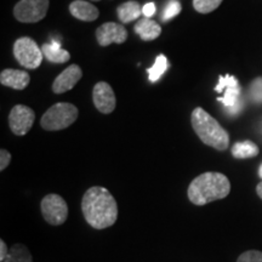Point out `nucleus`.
Masks as SVG:
<instances>
[{
    "mask_svg": "<svg viewBox=\"0 0 262 262\" xmlns=\"http://www.w3.org/2000/svg\"><path fill=\"white\" fill-rule=\"evenodd\" d=\"M93 100L95 107L103 114H110L116 110V95L110 84L100 81L94 86Z\"/></svg>",
    "mask_w": 262,
    "mask_h": 262,
    "instance_id": "10",
    "label": "nucleus"
},
{
    "mask_svg": "<svg viewBox=\"0 0 262 262\" xmlns=\"http://www.w3.org/2000/svg\"><path fill=\"white\" fill-rule=\"evenodd\" d=\"M258 176L262 179V164L260 165V168H258Z\"/></svg>",
    "mask_w": 262,
    "mask_h": 262,
    "instance_id": "29",
    "label": "nucleus"
},
{
    "mask_svg": "<svg viewBox=\"0 0 262 262\" xmlns=\"http://www.w3.org/2000/svg\"><path fill=\"white\" fill-rule=\"evenodd\" d=\"M35 114L32 108L24 104H16L9 114V125L12 133L17 136H24L32 129Z\"/></svg>",
    "mask_w": 262,
    "mask_h": 262,
    "instance_id": "9",
    "label": "nucleus"
},
{
    "mask_svg": "<svg viewBox=\"0 0 262 262\" xmlns=\"http://www.w3.org/2000/svg\"><path fill=\"white\" fill-rule=\"evenodd\" d=\"M224 0H193V8L201 14H209L221 5Z\"/></svg>",
    "mask_w": 262,
    "mask_h": 262,
    "instance_id": "21",
    "label": "nucleus"
},
{
    "mask_svg": "<svg viewBox=\"0 0 262 262\" xmlns=\"http://www.w3.org/2000/svg\"><path fill=\"white\" fill-rule=\"evenodd\" d=\"M231 192V182L221 172H204L196 176L188 187V199L194 205H205L226 198Z\"/></svg>",
    "mask_w": 262,
    "mask_h": 262,
    "instance_id": "2",
    "label": "nucleus"
},
{
    "mask_svg": "<svg viewBox=\"0 0 262 262\" xmlns=\"http://www.w3.org/2000/svg\"><path fill=\"white\" fill-rule=\"evenodd\" d=\"M49 0H19L14 8L15 18L24 24H35L48 14Z\"/></svg>",
    "mask_w": 262,
    "mask_h": 262,
    "instance_id": "8",
    "label": "nucleus"
},
{
    "mask_svg": "<svg viewBox=\"0 0 262 262\" xmlns=\"http://www.w3.org/2000/svg\"><path fill=\"white\" fill-rule=\"evenodd\" d=\"M258 152H260V149H258L256 143L249 140L234 143V146L232 147V156L237 159L254 158L258 155Z\"/></svg>",
    "mask_w": 262,
    "mask_h": 262,
    "instance_id": "18",
    "label": "nucleus"
},
{
    "mask_svg": "<svg viewBox=\"0 0 262 262\" xmlns=\"http://www.w3.org/2000/svg\"><path fill=\"white\" fill-rule=\"evenodd\" d=\"M3 262H33V257L26 245L14 244Z\"/></svg>",
    "mask_w": 262,
    "mask_h": 262,
    "instance_id": "19",
    "label": "nucleus"
},
{
    "mask_svg": "<svg viewBox=\"0 0 262 262\" xmlns=\"http://www.w3.org/2000/svg\"><path fill=\"white\" fill-rule=\"evenodd\" d=\"M117 14L118 18L123 24H129V22L139 18L142 15V8H141V5L137 2H135V0H131V2H126L118 6Z\"/></svg>",
    "mask_w": 262,
    "mask_h": 262,
    "instance_id": "17",
    "label": "nucleus"
},
{
    "mask_svg": "<svg viewBox=\"0 0 262 262\" xmlns=\"http://www.w3.org/2000/svg\"><path fill=\"white\" fill-rule=\"evenodd\" d=\"M191 122L193 130L205 145L217 150H226L229 145V135L220 123L201 107L192 112Z\"/></svg>",
    "mask_w": 262,
    "mask_h": 262,
    "instance_id": "3",
    "label": "nucleus"
},
{
    "mask_svg": "<svg viewBox=\"0 0 262 262\" xmlns=\"http://www.w3.org/2000/svg\"><path fill=\"white\" fill-rule=\"evenodd\" d=\"M42 217L48 224L52 226H60L66 222L68 217V205L62 196L55 193L45 195L41 204Z\"/></svg>",
    "mask_w": 262,
    "mask_h": 262,
    "instance_id": "7",
    "label": "nucleus"
},
{
    "mask_svg": "<svg viewBox=\"0 0 262 262\" xmlns=\"http://www.w3.org/2000/svg\"><path fill=\"white\" fill-rule=\"evenodd\" d=\"M84 217L93 228L104 229L116 224L118 205L114 196L104 187L95 186L85 192L81 201Z\"/></svg>",
    "mask_w": 262,
    "mask_h": 262,
    "instance_id": "1",
    "label": "nucleus"
},
{
    "mask_svg": "<svg viewBox=\"0 0 262 262\" xmlns=\"http://www.w3.org/2000/svg\"><path fill=\"white\" fill-rule=\"evenodd\" d=\"M166 70H168V60H166V57L164 56V55H158L153 67L147 70V73L149 75V80L152 81V83L158 81L160 79V77L165 73Z\"/></svg>",
    "mask_w": 262,
    "mask_h": 262,
    "instance_id": "20",
    "label": "nucleus"
},
{
    "mask_svg": "<svg viewBox=\"0 0 262 262\" xmlns=\"http://www.w3.org/2000/svg\"><path fill=\"white\" fill-rule=\"evenodd\" d=\"M96 39L101 47H108L111 44H123L127 39V31L122 25L107 22L97 28Z\"/></svg>",
    "mask_w": 262,
    "mask_h": 262,
    "instance_id": "11",
    "label": "nucleus"
},
{
    "mask_svg": "<svg viewBox=\"0 0 262 262\" xmlns=\"http://www.w3.org/2000/svg\"><path fill=\"white\" fill-rule=\"evenodd\" d=\"M93 2H100V0H93Z\"/></svg>",
    "mask_w": 262,
    "mask_h": 262,
    "instance_id": "30",
    "label": "nucleus"
},
{
    "mask_svg": "<svg viewBox=\"0 0 262 262\" xmlns=\"http://www.w3.org/2000/svg\"><path fill=\"white\" fill-rule=\"evenodd\" d=\"M70 12L75 18L80 21L91 22L98 18V9L94 6L91 3L85 2V0H75L70 5Z\"/></svg>",
    "mask_w": 262,
    "mask_h": 262,
    "instance_id": "14",
    "label": "nucleus"
},
{
    "mask_svg": "<svg viewBox=\"0 0 262 262\" xmlns=\"http://www.w3.org/2000/svg\"><path fill=\"white\" fill-rule=\"evenodd\" d=\"M136 34L142 39V40H155L162 34V28L160 26L157 24L155 19L149 18V17H143L140 18L139 21L136 22L135 27Z\"/></svg>",
    "mask_w": 262,
    "mask_h": 262,
    "instance_id": "15",
    "label": "nucleus"
},
{
    "mask_svg": "<svg viewBox=\"0 0 262 262\" xmlns=\"http://www.w3.org/2000/svg\"><path fill=\"white\" fill-rule=\"evenodd\" d=\"M249 97L255 103H262V78L258 77L251 81L249 88Z\"/></svg>",
    "mask_w": 262,
    "mask_h": 262,
    "instance_id": "23",
    "label": "nucleus"
},
{
    "mask_svg": "<svg viewBox=\"0 0 262 262\" xmlns=\"http://www.w3.org/2000/svg\"><path fill=\"white\" fill-rule=\"evenodd\" d=\"M256 193L258 194V196L262 199V181L256 186Z\"/></svg>",
    "mask_w": 262,
    "mask_h": 262,
    "instance_id": "28",
    "label": "nucleus"
},
{
    "mask_svg": "<svg viewBox=\"0 0 262 262\" xmlns=\"http://www.w3.org/2000/svg\"><path fill=\"white\" fill-rule=\"evenodd\" d=\"M215 91L219 94H224V96L219 97L217 100L227 108L228 112L237 114L242 107L241 101V84L235 79L233 75H220L219 83L215 86Z\"/></svg>",
    "mask_w": 262,
    "mask_h": 262,
    "instance_id": "5",
    "label": "nucleus"
},
{
    "mask_svg": "<svg viewBox=\"0 0 262 262\" xmlns=\"http://www.w3.org/2000/svg\"><path fill=\"white\" fill-rule=\"evenodd\" d=\"M83 77V72L78 64H72L58 75L52 84V91L55 94H63L73 89L75 84Z\"/></svg>",
    "mask_w": 262,
    "mask_h": 262,
    "instance_id": "12",
    "label": "nucleus"
},
{
    "mask_svg": "<svg viewBox=\"0 0 262 262\" xmlns=\"http://www.w3.org/2000/svg\"><path fill=\"white\" fill-rule=\"evenodd\" d=\"M181 10L182 6L179 0H169L168 4H166L165 9H164L163 11V21L166 22L169 21V19L173 18L175 16H178L180 12H181Z\"/></svg>",
    "mask_w": 262,
    "mask_h": 262,
    "instance_id": "22",
    "label": "nucleus"
},
{
    "mask_svg": "<svg viewBox=\"0 0 262 262\" xmlns=\"http://www.w3.org/2000/svg\"><path fill=\"white\" fill-rule=\"evenodd\" d=\"M10 162H11V155H10L9 150L3 148L0 150V170L4 171L8 168Z\"/></svg>",
    "mask_w": 262,
    "mask_h": 262,
    "instance_id": "25",
    "label": "nucleus"
},
{
    "mask_svg": "<svg viewBox=\"0 0 262 262\" xmlns=\"http://www.w3.org/2000/svg\"><path fill=\"white\" fill-rule=\"evenodd\" d=\"M9 251L10 250H8V245H6V243L3 241V239H0V261L3 262L5 260L6 256H8Z\"/></svg>",
    "mask_w": 262,
    "mask_h": 262,
    "instance_id": "27",
    "label": "nucleus"
},
{
    "mask_svg": "<svg viewBox=\"0 0 262 262\" xmlns=\"http://www.w3.org/2000/svg\"><path fill=\"white\" fill-rule=\"evenodd\" d=\"M31 77L27 72L18 70H4L0 74V83L4 86L12 88L15 90H24L28 86Z\"/></svg>",
    "mask_w": 262,
    "mask_h": 262,
    "instance_id": "13",
    "label": "nucleus"
},
{
    "mask_svg": "<svg viewBox=\"0 0 262 262\" xmlns=\"http://www.w3.org/2000/svg\"><path fill=\"white\" fill-rule=\"evenodd\" d=\"M14 55L18 63L28 70H37L44 58L41 48L29 37L18 38L15 41Z\"/></svg>",
    "mask_w": 262,
    "mask_h": 262,
    "instance_id": "6",
    "label": "nucleus"
},
{
    "mask_svg": "<svg viewBox=\"0 0 262 262\" xmlns=\"http://www.w3.org/2000/svg\"><path fill=\"white\" fill-rule=\"evenodd\" d=\"M156 14V4L155 3H147L142 6V15L145 17H152Z\"/></svg>",
    "mask_w": 262,
    "mask_h": 262,
    "instance_id": "26",
    "label": "nucleus"
},
{
    "mask_svg": "<svg viewBox=\"0 0 262 262\" xmlns=\"http://www.w3.org/2000/svg\"><path fill=\"white\" fill-rule=\"evenodd\" d=\"M79 116L78 108L72 103L60 102L51 106L41 117L40 125L44 130L57 131L67 129Z\"/></svg>",
    "mask_w": 262,
    "mask_h": 262,
    "instance_id": "4",
    "label": "nucleus"
},
{
    "mask_svg": "<svg viewBox=\"0 0 262 262\" xmlns=\"http://www.w3.org/2000/svg\"><path fill=\"white\" fill-rule=\"evenodd\" d=\"M237 262H262V251L249 250L238 257Z\"/></svg>",
    "mask_w": 262,
    "mask_h": 262,
    "instance_id": "24",
    "label": "nucleus"
},
{
    "mask_svg": "<svg viewBox=\"0 0 262 262\" xmlns=\"http://www.w3.org/2000/svg\"><path fill=\"white\" fill-rule=\"evenodd\" d=\"M41 51L44 57L52 63H64L71 58L70 52L62 49L60 42L55 39H52L50 42H45L41 47Z\"/></svg>",
    "mask_w": 262,
    "mask_h": 262,
    "instance_id": "16",
    "label": "nucleus"
}]
</instances>
